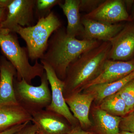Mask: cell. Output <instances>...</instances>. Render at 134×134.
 I'll return each instance as SVG.
<instances>
[{
	"mask_svg": "<svg viewBox=\"0 0 134 134\" xmlns=\"http://www.w3.org/2000/svg\"><path fill=\"white\" fill-rule=\"evenodd\" d=\"M119 134H134L133 133L125 131H120Z\"/></svg>",
	"mask_w": 134,
	"mask_h": 134,
	"instance_id": "4dcf8cb0",
	"label": "cell"
},
{
	"mask_svg": "<svg viewBox=\"0 0 134 134\" xmlns=\"http://www.w3.org/2000/svg\"><path fill=\"white\" fill-rule=\"evenodd\" d=\"M37 129L36 126L33 124H31V122H29L21 130L15 134H27Z\"/></svg>",
	"mask_w": 134,
	"mask_h": 134,
	"instance_id": "4316f807",
	"label": "cell"
},
{
	"mask_svg": "<svg viewBox=\"0 0 134 134\" xmlns=\"http://www.w3.org/2000/svg\"><path fill=\"white\" fill-rule=\"evenodd\" d=\"M117 93L125 102L128 114L132 113L134 110V79L127 83Z\"/></svg>",
	"mask_w": 134,
	"mask_h": 134,
	"instance_id": "ffe728a7",
	"label": "cell"
},
{
	"mask_svg": "<svg viewBox=\"0 0 134 134\" xmlns=\"http://www.w3.org/2000/svg\"><path fill=\"white\" fill-rule=\"evenodd\" d=\"M82 17L111 24L131 22L125 1L122 0L104 1L95 9Z\"/></svg>",
	"mask_w": 134,
	"mask_h": 134,
	"instance_id": "ba28073f",
	"label": "cell"
},
{
	"mask_svg": "<svg viewBox=\"0 0 134 134\" xmlns=\"http://www.w3.org/2000/svg\"><path fill=\"white\" fill-rule=\"evenodd\" d=\"M31 122L43 134H66L73 126L62 115L44 109L31 115Z\"/></svg>",
	"mask_w": 134,
	"mask_h": 134,
	"instance_id": "30bf717a",
	"label": "cell"
},
{
	"mask_svg": "<svg viewBox=\"0 0 134 134\" xmlns=\"http://www.w3.org/2000/svg\"><path fill=\"white\" fill-rule=\"evenodd\" d=\"M7 8H0V34L4 33L7 32H10L8 30L2 29V23L5 20L7 16Z\"/></svg>",
	"mask_w": 134,
	"mask_h": 134,
	"instance_id": "d4e9b609",
	"label": "cell"
},
{
	"mask_svg": "<svg viewBox=\"0 0 134 134\" xmlns=\"http://www.w3.org/2000/svg\"><path fill=\"white\" fill-rule=\"evenodd\" d=\"M62 1L60 0H36L35 10L38 16V19L47 16L51 12V9Z\"/></svg>",
	"mask_w": 134,
	"mask_h": 134,
	"instance_id": "44dd1931",
	"label": "cell"
},
{
	"mask_svg": "<svg viewBox=\"0 0 134 134\" xmlns=\"http://www.w3.org/2000/svg\"><path fill=\"white\" fill-rule=\"evenodd\" d=\"M32 120L31 115L19 105H0V132Z\"/></svg>",
	"mask_w": 134,
	"mask_h": 134,
	"instance_id": "9a60e30c",
	"label": "cell"
},
{
	"mask_svg": "<svg viewBox=\"0 0 134 134\" xmlns=\"http://www.w3.org/2000/svg\"><path fill=\"white\" fill-rule=\"evenodd\" d=\"M62 26L60 21L53 12L38 19L35 25L23 27L18 25L12 32L18 34L26 43L29 59H40L45 52L49 38Z\"/></svg>",
	"mask_w": 134,
	"mask_h": 134,
	"instance_id": "3957f363",
	"label": "cell"
},
{
	"mask_svg": "<svg viewBox=\"0 0 134 134\" xmlns=\"http://www.w3.org/2000/svg\"><path fill=\"white\" fill-rule=\"evenodd\" d=\"M43 65L51 86L52 101L46 110L53 111L65 117L72 125L75 127L79 125L78 120L70 111L66 103L64 95V82L57 76L54 70L50 66L45 63Z\"/></svg>",
	"mask_w": 134,
	"mask_h": 134,
	"instance_id": "52a82bcc",
	"label": "cell"
},
{
	"mask_svg": "<svg viewBox=\"0 0 134 134\" xmlns=\"http://www.w3.org/2000/svg\"><path fill=\"white\" fill-rule=\"evenodd\" d=\"M98 106L113 116L123 117L128 114L125 102L118 93L104 99Z\"/></svg>",
	"mask_w": 134,
	"mask_h": 134,
	"instance_id": "d6986e66",
	"label": "cell"
},
{
	"mask_svg": "<svg viewBox=\"0 0 134 134\" xmlns=\"http://www.w3.org/2000/svg\"><path fill=\"white\" fill-rule=\"evenodd\" d=\"M70 111L78 120L82 129H88L93 123L89 118L91 104L94 100L92 94L89 92L77 93L65 98Z\"/></svg>",
	"mask_w": 134,
	"mask_h": 134,
	"instance_id": "5bb4252c",
	"label": "cell"
},
{
	"mask_svg": "<svg viewBox=\"0 0 134 134\" xmlns=\"http://www.w3.org/2000/svg\"><path fill=\"white\" fill-rule=\"evenodd\" d=\"M102 41L68 36L66 29L60 27L49 38L46 50L40 59L51 67L57 76L64 81L68 67L84 53L98 46Z\"/></svg>",
	"mask_w": 134,
	"mask_h": 134,
	"instance_id": "6da1fadb",
	"label": "cell"
},
{
	"mask_svg": "<svg viewBox=\"0 0 134 134\" xmlns=\"http://www.w3.org/2000/svg\"><path fill=\"white\" fill-rule=\"evenodd\" d=\"M101 0H80V11L91 12L102 3Z\"/></svg>",
	"mask_w": 134,
	"mask_h": 134,
	"instance_id": "603a6c76",
	"label": "cell"
},
{
	"mask_svg": "<svg viewBox=\"0 0 134 134\" xmlns=\"http://www.w3.org/2000/svg\"><path fill=\"white\" fill-rule=\"evenodd\" d=\"M66 134H97L93 132L84 131L80 125L73 127L72 129Z\"/></svg>",
	"mask_w": 134,
	"mask_h": 134,
	"instance_id": "484cf974",
	"label": "cell"
},
{
	"mask_svg": "<svg viewBox=\"0 0 134 134\" xmlns=\"http://www.w3.org/2000/svg\"><path fill=\"white\" fill-rule=\"evenodd\" d=\"M120 131H125L134 133V114H130L122 117L120 125Z\"/></svg>",
	"mask_w": 134,
	"mask_h": 134,
	"instance_id": "7402d4cb",
	"label": "cell"
},
{
	"mask_svg": "<svg viewBox=\"0 0 134 134\" xmlns=\"http://www.w3.org/2000/svg\"><path fill=\"white\" fill-rule=\"evenodd\" d=\"M134 79V71L122 79L112 82L96 85L84 90L93 95L94 101L99 104L104 99L117 93L129 82Z\"/></svg>",
	"mask_w": 134,
	"mask_h": 134,
	"instance_id": "ac0fdd59",
	"label": "cell"
},
{
	"mask_svg": "<svg viewBox=\"0 0 134 134\" xmlns=\"http://www.w3.org/2000/svg\"><path fill=\"white\" fill-rule=\"evenodd\" d=\"M27 134H43L40 132L38 130L37 128V129L32 131V132H30L29 133Z\"/></svg>",
	"mask_w": 134,
	"mask_h": 134,
	"instance_id": "f546056e",
	"label": "cell"
},
{
	"mask_svg": "<svg viewBox=\"0 0 134 134\" xmlns=\"http://www.w3.org/2000/svg\"><path fill=\"white\" fill-rule=\"evenodd\" d=\"M130 16L131 22H134V2L133 5V9H132V13L130 15Z\"/></svg>",
	"mask_w": 134,
	"mask_h": 134,
	"instance_id": "f1b7e54d",
	"label": "cell"
},
{
	"mask_svg": "<svg viewBox=\"0 0 134 134\" xmlns=\"http://www.w3.org/2000/svg\"><path fill=\"white\" fill-rule=\"evenodd\" d=\"M94 127L99 134H119L122 117L113 116L100 109L98 106L92 111Z\"/></svg>",
	"mask_w": 134,
	"mask_h": 134,
	"instance_id": "e0dca14e",
	"label": "cell"
},
{
	"mask_svg": "<svg viewBox=\"0 0 134 134\" xmlns=\"http://www.w3.org/2000/svg\"><path fill=\"white\" fill-rule=\"evenodd\" d=\"M130 114H134V110L133 111V112L132 113H131Z\"/></svg>",
	"mask_w": 134,
	"mask_h": 134,
	"instance_id": "1f68e13d",
	"label": "cell"
},
{
	"mask_svg": "<svg viewBox=\"0 0 134 134\" xmlns=\"http://www.w3.org/2000/svg\"><path fill=\"white\" fill-rule=\"evenodd\" d=\"M41 84L35 86L23 79L14 80L15 95L18 104L31 115L47 108L51 104L52 94L45 71Z\"/></svg>",
	"mask_w": 134,
	"mask_h": 134,
	"instance_id": "5b68a950",
	"label": "cell"
},
{
	"mask_svg": "<svg viewBox=\"0 0 134 134\" xmlns=\"http://www.w3.org/2000/svg\"><path fill=\"white\" fill-rule=\"evenodd\" d=\"M111 47L110 41L103 42L70 64L63 81L65 98L81 93L88 84L98 76L108 59Z\"/></svg>",
	"mask_w": 134,
	"mask_h": 134,
	"instance_id": "7a4b0ae2",
	"label": "cell"
},
{
	"mask_svg": "<svg viewBox=\"0 0 134 134\" xmlns=\"http://www.w3.org/2000/svg\"><path fill=\"white\" fill-rule=\"evenodd\" d=\"M30 122H27L24 124L16 125L7 130L0 132V134H15L21 130Z\"/></svg>",
	"mask_w": 134,
	"mask_h": 134,
	"instance_id": "cb8c5ba5",
	"label": "cell"
},
{
	"mask_svg": "<svg viewBox=\"0 0 134 134\" xmlns=\"http://www.w3.org/2000/svg\"><path fill=\"white\" fill-rule=\"evenodd\" d=\"M108 59L127 61L134 58V22H129L110 41Z\"/></svg>",
	"mask_w": 134,
	"mask_h": 134,
	"instance_id": "9c48e42d",
	"label": "cell"
},
{
	"mask_svg": "<svg viewBox=\"0 0 134 134\" xmlns=\"http://www.w3.org/2000/svg\"><path fill=\"white\" fill-rule=\"evenodd\" d=\"M12 0H0V8H7Z\"/></svg>",
	"mask_w": 134,
	"mask_h": 134,
	"instance_id": "83f0119b",
	"label": "cell"
},
{
	"mask_svg": "<svg viewBox=\"0 0 134 134\" xmlns=\"http://www.w3.org/2000/svg\"><path fill=\"white\" fill-rule=\"evenodd\" d=\"M15 69L5 57L0 58V105H18L15 95L14 77L16 76Z\"/></svg>",
	"mask_w": 134,
	"mask_h": 134,
	"instance_id": "4fadbf2b",
	"label": "cell"
},
{
	"mask_svg": "<svg viewBox=\"0 0 134 134\" xmlns=\"http://www.w3.org/2000/svg\"><path fill=\"white\" fill-rule=\"evenodd\" d=\"M84 31L82 39L102 42L110 41L124 28L121 23L108 24L103 22L81 18Z\"/></svg>",
	"mask_w": 134,
	"mask_h": 134,
	"instance_id": "7c38bea8",
	"label": "cell"
},
{
	"mask_svg": "<svg viewBox=\"0 0 134 134\" xmlns=\"http://www.w3.org/2000/svg\"><path fill=\"white\" fill-rule=\"evenodd\" d=\"M134 71V58L127 61L113 60L108 59L98 76L88 84L84 90L96 85L119 81Z\"/></svg>",
	"mask_w": 134,
	"mask_h": 134,
	"instance_id": "8fae6325",
	"label": "cell"
},
{
	"mask_svg": "<svg viewBox=\"0 0 134 134\" xmlns=\"http://www.w3.org/2000/svg\"><path fill=\"white\" fill-rule=\"evenodd\" d=\"M15 33L0 34V47L3 54L15 69L16 79H24L30 84L37 77L41 78L45 72L43 65L38 60L31 65L27 48L21 47Z\"/></svg>",
	"mask_w": 134,
	"mask_h": 134,
	"instance_id": "277c9868",
	"label": "cell"
},
{
	"mask_svg": "<svg viewBox=\"0 0 134 134\" xmlns=\"http://www.w3.org/2000/svg\"><path fill=\"white\" fill-rule=\"evenodd\" d=\"M59 5L67 18L66 31L68 36L76 38L82 37L84 28L80 14V0H65Z\"/></svg>",
	"mask_w": 134,
	"mask_h": 134,
	"instance_id": "2e32d148",
	"label": "cell"
},
{
	"mask_svg": "<svg viewBox=\"0 0 134 134\" xmlns=\"http://www.w3.org/2000/svg\"><path fill=\"white\" fill-rule=\"evenodd\" d=\"M36 0H12L2 23V29L12 32L18 25L26 27L34 25Z\"/></svg>",
	"mask_w": 134,
	"mask_h": 134,
	"instance_id": "8992f818",
	"label": "cell"
}]
</instances>
